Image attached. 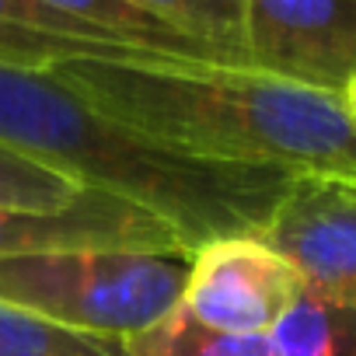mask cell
Listing matches in <instances>:
<instances>
[{"mask_svg":"<svg viewBox=\"0 0 356 356\" xmlns=\"http://www.w3.org/2000/svg\"><path fill=\"white\" fill-rule=\"evenodd\" d=\"M304 293L293 266L255 234H227L189 252L182 307L196 325L227 335H269Z\"/></svg>","mask_w":356,"mask_h":356,"instance_id":"obj_5","label":"cell"},{"mask_svg":"<svg viewBox=\"0 0 356 356\" xmlns=\"http://www.w3.org/2000/svg\"><path fill=\"white\" fill-rule=\"evenodd\" d=\"M84 193L70 175L0 143V210H42L56 213L77 203Z\"/></svg>","mask_w":356,"mask_h":356,"instance_id":"obj_12","label":"cell"},{"mask_svg":"<svg viewBox=\"0 0 356 356\" xmlns=\"http://www.w3.org/2000/svg\"><path fill=\"white\" fill-rule=\"evenodd\" d=\"M67 248L193 252L161 217L102 189H84L74 207L56 213L0 210V259Z\"/></svg>","mask_w":356,"mask_h":356,"instance_id":"obj_7","label":"cell"},{"mask_svg":"<svg viewBox=\"0 0 356 356\" xmlns=\"http://www.w3.org/2000/svg\"><path fill=\"white\" fill-rule=\"evenodd\" d=\"M255 238L293 266L307 293L356 307V182L293 175Z\"/></svg>","mask_w":356,"mask_h":356,"instance_id":"obj_6","label":"cell"},{"mask_svg":"<svg viewBox=\"0 0 356 356\" xmlns=\"http://www.w3.org/2000/svg\"><path fill=\"white\" fill-rule=\"evenodd\" d=\"M39 4H46V8L67 15V18H77V22L119 39L122 46H133V49L150 53V56L224 63L213 49H207L203 42H196V39L182 35L178 29H171L157 15L140 8L136 0H39Z\"/></svg>","mask_w":356,"mask_h":356,"instance_id":"obj_8","label":"cell"},{"mask_svg":"<svg viewBox=\"0 0 356 356\" xmlns=\"http://www.w3.org/2000/svg\"><path fill=\"white\" fill-rule=\"evenodd\" d=\"M189 252L67 248L0 259V300L56 325L133 339L178 307Z\"/></svg>","mask_w":356,"mask_h":356,"instance_id":"obj_3","label":"cell"},{"mask_svg":"<svg viewBox=\"0 0 356 356\" xmlns=\"http://www.w3.org/2000/svg\"><path fill=\"white\" fill-rule=\"evenodd\" d=\"M280 356H356V307L300 293L269 332Z\"/></svg>","mask_w":356,"mask_h":356,"instance_id":"obj_9","label":"cell"},{"mask_svg":"<svg viewBox=\"0 0 356 356\" xmlns=\"http://www.w3.org/2000/svg\"><path fill=\"white\" fill-rule=\"evenodd\" d=\"M241 67L346 95L356 81V0H238Z\"/></svg>","mask_w":356,"mask_h":356,"instance_id":"obj_4","label":"cell"},{"mask_svg":"<svg viewBox=\"0 0 356 356\" xmlns=\"http://www.w3.org/2000/svg\"><path fill=\"white\" fill-rule=\"evenodd\" d=\"M0 25H15V29H32V32H46V35H60V39H77V42H91V46H105V49H126V53H140L133 46H122L119 39L67 18L39 0H0Z\"/></svg>","mask_w":356,"mask_h":356,"instance_id":"obj_14","label":"cell"},{"mask_svg":"<svg viewBox=\"0 0 356 356\" xmlns=\"http://www.w3.org/2000/svg\"><path fill=\"white\" fill-rule=\"evenodd\" d=\"M182 35L213 49L224 63L241 67L238 56V0H136Z\"/></svg>","mask_w":356,"mask_h":356,"instance_id":"obj_13","label":"cell"},{"mask_svg":"<svg viewBox=\"0 0 356 356\" xmlns=\"http://www.w3.org/2000/svg\"><path fill=\"white\" fill-rule=\"evenodd\" d=\"M342 98H346V105H349V112H353V119H356V81L346 88V95H342Z\"/></svg>","mask_w":356,"mask_h":356,"instance_id":"obj_15","label":"cell"},{"mask_svg":"<svg viewBox=\"0 0 356 356\" xmlns=\"http://www.w3.org/2000/svg\"><path fill=\"white\" fill-rule=\"evenodd\" d=\"M49 74L105 119L182 157L356 182V119L342 95L168 56H74Z\"/></svg>","mask_w":356,"mask_h":356,"instance_id":"obj_1","label":"cell"},{"mask_svg":"<svg viewBox=\"0 0 356 356\" xmlns=\"http://www.w3.org/2000/svg\"><path fill=\"white\" fill-rule=\"evenodd\" d=\"M133 356H280L269 335H227L196 325L182 307L126 339Z\"/></svg>","mask_w":356,"mask_h":356,"instance_id":"obj_11","label":"cell"},{"mask_svg":"<svg viewBox=\"0 0 356 356\" xmlns=\"http://www.w3.org/2000/svg\"><path fill=\"white\" fill-rule=\"evenodd\" d=\"M0 356H133L126 339L88 335L0 300Z\"/></svg>","mask_w":356,"mask_h":356,"instance_id":"obj_10","label":"cell"},{"mask_svg":"<svg viewBox=\"0 0 356 356\" xmlns=\"http://www.w3.org/2000/svg\"><path fill=\"white\" fill-rule=\"evenodd\" d=\"M0 143L70 175L84 189L150 210L189 248L227 234H259L293 178L273 168L182 157L105 119L49 70L11 63H0Z\"/></svg>","mask_w":356,"mask_h":356,"instance_id":"obj_2","label":"cell"}]
</instances>
